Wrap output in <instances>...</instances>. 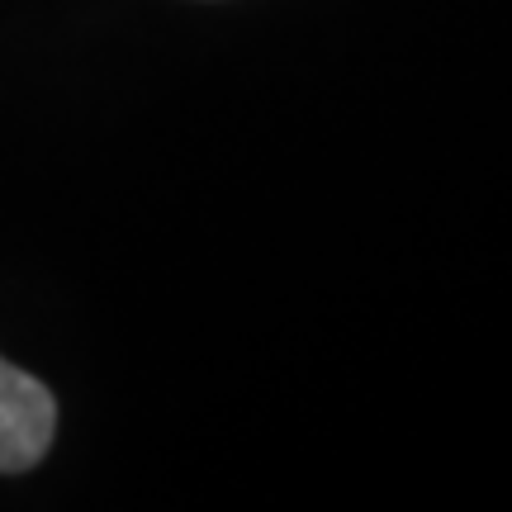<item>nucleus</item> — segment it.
Segmentation results:
<instances>
[{
	"label": "nucleus",
	"instance_id": "f257e3e1",
	"mask_svg": "<svg viewBox=\"0 0 512 512\" xmlns=\"http://www.w3.org/2000/svg\"><path fill=\"white\" fill-rule=\"evenodd\" d=\"M57 437V399L29 370L0 361V475H24Z\"/></svg>",
	"mask_w": 512,
	"mask_h": 512
}]
</instances>
